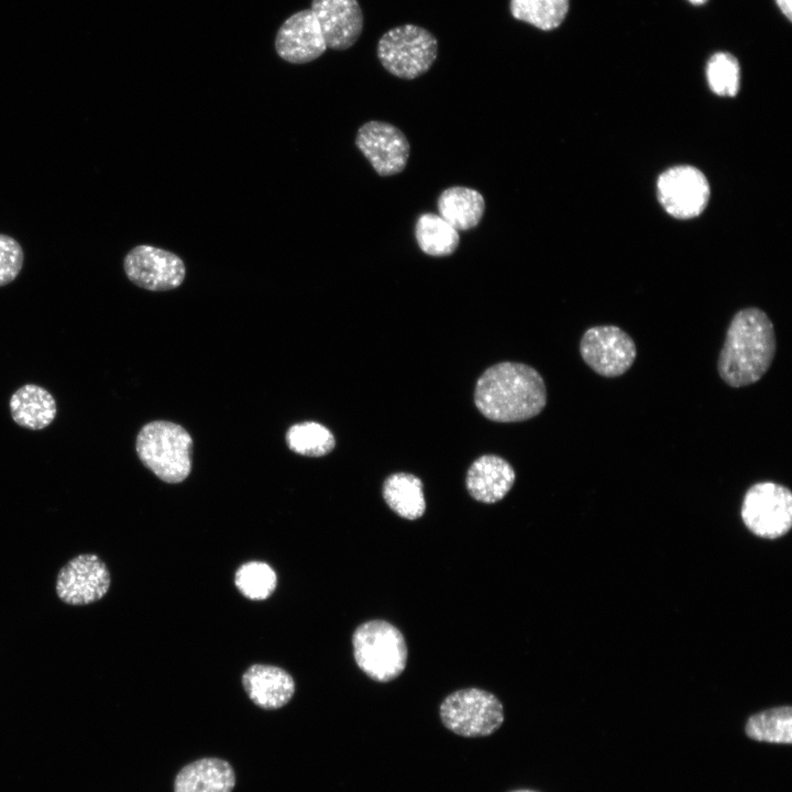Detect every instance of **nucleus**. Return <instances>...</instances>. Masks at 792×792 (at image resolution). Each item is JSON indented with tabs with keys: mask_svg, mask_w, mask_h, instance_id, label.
<instances>
[{
	"mask_svg": "<svg viewBox=\"0 0 792 792\" xmlns=\"http://www.w3.org/2000/svg\"><path fill=\"white\" fill-rule=\"evenodd\" d=\"M776 349L774 327L768 315L757 307L738 310L718 355V375L734 388L752 385L768 372Z\"/></svg>",
	"mask_w": 792,
	"mask_h": 792,
	"instance_id": "obj_1",
	"label": "nucleus"
},
{
	"mask_svg": "<svg viewBox=\"0 0 792 792\" xmlns=\"http://www.w3.org/2000/svg\"><path fill=\"white\" fill-rule=\"evenodd\" d=\"M474 403L490 420L524 421L539 415L544 408L546 384L540 373L527 364L497 363L479 377Z\"/></svg>",
	"mask_w": 792,
	"mask_h": 792,
	"instance_id": "obj_2",
	"label": "nucleus"
},
{
	"mask_svg": "<svg viewBox=\"0 0 792 792\" xmlns=\"http://www.w3.org/2000/svg\"><path fill=\"white\" fill-rule=\"evenodd\" d=\"M140 461L160 480L179 483L191 471L193 439L185 428L172 421L144 425L136 436Z\"/></svg>",
	"mask_w": 792,
	"mask_h": 792,
	"instance_id": "obj_3",
	"label": "nucleus"
},
{
	"mask_svg": "<svg viewBox=\"0 0 792 792\" xmlns=\"http://www.w3.org/2000/svg\"><path fill=\"white\" fill-rule=\"evenodd\" d=\"M358 667L372 680L389 682L402 674L407 662V646L402 631L382 619L361 624L352 636Z\"/></svg>",
	"mask_w": 792,
	"mask_h": 792,
	"instance_id": "obj_4",
	"label": "nucleus"
},
{
	"mask_svg": "<svg viewBox=\"0 0 792 792\" xmlns=\"http://www.w3.org/2000/svg\"><path fill=\"white\" fill-rule=\"evenodd\" d=\"M438 55V41L422 26L404 24L388 30L377 44V57L392 75L415 79L427 73Z\"/></svg>",
	"mask_w": 792,
	"mask_h": 792,
	"instance_id": "obj_5",
	"label": "nucleus"
},
{
	"mask_svg": "<svg viewBox=\"0 0 792 792\" xmlns=\"http://www.w3.org/2000/svg\"><path fill=\"white\" fill-rule=\"evenodd\" d=\"M440 718L447 729L459 736L486 737L502 726L504 708L494 694L468 688L454 691L442 701Z\"/></svg>",
	"mask_w": 792,
	"mask_h": 792,
	"instance_id": "obj_6",
	"label": "nucleus"
},
{
	"mask_svg": "<svg viewBox=\"0 0 792 792\" xmlns=\"http://www.w3.org/2000/svg\"><path fill=\"white\" fill-rule=\"evenodd\" d=\"M740 516L755 536L782 537L792 526V493L772 481L757 482L744 495Z\"/></svg>",
	"mask_w": 792,
	"mask_h": 792,
	"instance_id": "obj_7",
	"label": "nucleus"
},
{
	"mask_svg": "<svg viewBox=\"0 0 792 792\" xmlns=\"http://www.w3.org/2000/svg\"><path fill=\"white\" fill-rule=\"evenodd\" d=\"M585 364L603 377H618L634 364L637 348L632 338L614 324L588 328L580 341Z\"/></svg>",
	"mask_w": 792,
	"mask_h": 792,
	"instance_id": "obj_8",
	"label": "nucleus"
},
{
	"mask_svg": "<svg viewBox=\"0 0 792 792\" xmlns=\"http://www.w3.org/2000/svg\"><path fill=\"white\" fill-rule=\"evenodd\" d=\"M123 268L134 285L152 292L177 288L186 275L185 264L178 255L147 244L130 250Z\"/></svg>",
	"mask_w": 792,
	"mask_h": 792,
	"instance_id": "obj_9",
	"label": "nucleus"
},
{
	"mask_svg": "<svg viewBox=\"0 0 792 792\" xmlns=\"http://www.w3.org/2000/svg\"><path fill=\"white\" fill-rule=\"evenodd\" d=\"M657 190L666 211L679 219L698 216L710 198L706 177L697 168L688 165L663 172L658 178Z\"/></svg>",
	"mask_w": 792,
	"mask_h": 792,
	"instance_id": "obj_10",
	"label": "nucleus"
},
{
	"mask_svg": "<svg viewBox=\"0 0 792 792\" xmlns=\"http://www.w3.org/2000/svg\"><path fill=\"white\" fill-rule=\"evenodd\" d=\"M355 145L381 176L403 172L410 154V145L404 132L384 121L364 123L358 130Z\"/></svg>",
	"mask_w": 792,
	"mask_h": 792,
	"instance_id": "obj_11",
	"label": "nucleus"
},
{
	"mask_svg": "<svg viewBox=\"0 0 792 792\" xmlns=\"http://www.w3.org/2000/svg\"><path fill=\"white\" fill-rule=\"evenodd\" d=\"M110 586L106 563L96 554L84 553L68 561L56 581L57 596L70 605H87L102 598Z\"/></svg>",
	"mask_w": 792,
	"mask_h": 792,
	"instance_id": "obj_12",
	"label": "nucleus"
},
{
	"mask_svg": "<svg viewBox=\"0 0 792 792\" xmlns=\"http://www.w3.org/2000/svg\"><path fill=\"white\" fill-rule=\"evenodd\" d=\"M277 55L292 64H306L320 57L327 50L320 26L310 9L300 10L277 30Z\"/></svg>",
	"mask_w": 792,
	"mask_h": 792,
	"instance_id": "obj_13",
	"label": "nucleus"
},
{
	"mask_svg": "<svg viewBox=\"0 0 792 792\" xmlns=\"http://www.w3.org/2000/svg\"><path fill=\"white\" fill-rule=\"evenodd\" d=\"M326 46L343 51L359 40L363 13L358 0H312L311 8Z\"/></svg>",
	"mask_w": 792,
	"mask_h": 792,
	"instance_id": "obj_14",
	"label": "nucleus"
},
{
	"mask_svg": "<svg viewBox=\"0 0 792 792\" xmlns=\"http://www.w3.org/2000/svg\"><path fill=\"white\" fill-rule=\"evenodd\" d=\"M515 479V471L506 460L485 454L471 464L466 474V488L474 499L493 504L505 497Z\"/></svg>",
	"mask_w": 792,
	"mask_h": 792,
	"instance_id": "obj_15",
	"label": "nucleus"
},
{
	"mask_svg": "<svg viewBox=\"0 0 792 792\" xmlns=\"http://www.w3.org/2000/svg\"><path fill=\"white\" fill-rule=\"evenodd\" d=\"M242 683L251 701L265 710H277L294 695L295 682L285 670L267 664H254L243 674Z\"/></svg>",
	"mask_w": 792,
	"mask_h": 792,
	"instance_id": "obj_16",
	"label": "nucleus"
},
{
	"mask_svg": "<svg viewBox=\"0 0 792 792\" xmlns=\"http://www.w3.org/2000/svg\"><path fill=\"white\" fill-rule=\"evenodd\" d=\"M235 773L219 758H202L185 766L176 776L175 792H232Z\"/></svg>",
	"mask_w": 792,
	"mask_h": 792,
	"instance_id": "obj_17",
	"label": "nucleus"
},
{
	"mask_svg": "<svg viewBox=\"0 0 792 792\" xmlns=\"http://www.w3.org/2000/svg\"><path fill=\"white\" fill-rule=\"evenodd\" d=\"M10 413L13 421L30 430L46 428L56 416V402L45 388L26 384L19 387L11 396Z\"/></svg>",
	"mask_w": 792,
	"mask_h": 792,
	"instance_id": "obj_18",
	"label": "nucleus"
},
{
	"mask_svg": "<svg viewBox=\"0 0 792 792\" xmlns=\"http://www.w3.org/2000/svg\"><path fill=\"white\" fill-rule=\"evenodd\" d=\"M439 216L458 231L475 228L485 211V199L473 188L452 186L444 189L437 201Z\"/></svg>",
	"mask_w": 792,
	"mask_h": 792,
	"instance_id": "obj_19",
	"label": "nucleus"
},
{
	"mask_svg": "<svg viewBox=\"0 0 792 792\" xmlns=\"http://www.w3.org/2000/svg\"><path fill=\"white\" fill-rule=\"evenodd\" d=\"M383 497L388 507L402 518L415 520L426 510L422 482L409 473H394L383 484Z\"/></svg>",
	"mask_w": 792,
	"mask_h": 792,
	"instance_id": "obj_20",
	"label": "nucleus"
},
{
	"mask_svg": "<svg viewBox=\"0 0 792 792\" xmlns=\"http://www.w3.org/2000/svg\"><path fill=\"white\" fill-rule=\"evenodd\" d=\"M415 238L419 249L431 256H448L454 253L460 235L442 217L426 212L418 217L415 224Z\"/></svg>",
	"mask_w": 792,
	"mask_h": 792,
	"instance_id": "obj_21",
	"label": "nucleus"
},
{
	"mask_svg": "<svg viewBox=\"0 0 792 792\" xmlns=\"http://www.w3.org/2000/svg\"><path fill=\"white\" fill-rule=\"evenodd\" d=\"M746 735L757 741L792 743V708L779 706L751 715L745 726Z\"/></svg>",
	"mask_w": 792,
	"mask_h": 792,
	"instance_id": "obj_22",
	"label": "nucleus"
},
{
	"mask_svg": "<svg viewBox=\"0 0 792 792\" xmlns=\"http://www.w3.org/2000/svg\"><path fill=\"white\" fill-rule=\"evenodd\" d=\"M509 8L514 19L551 31L564 21L569 0H510Z\"/></svg>",
	"mask_w": 792,
	"mask_h": 792,
	"instance_id": "obj_23",
	"label": "nucleus"
},
{
	"mask_svg": "<svg viewBox=\"0 0 792 792\" xmlns=\"http://www.w3.org/2000/svg\"><path fill=\"white\" fill-rule=\"evenodd\" d=\"M286 442L292 451L314 458L327 455L336 446L332 432L315 421L293 425L286 433Z\"/></svg>",
	"mask_w": 792,
	"mask_h": 792,
	"instance_id": "obj_24",
	"label": "nucleus"
},
{
	"mask_svg": "<svg viewBox=\"0 0 792 792\" xmlns=\"http://www.w3.org/2000/svg\"><path fill=\"white\" fill-rule=\"evenodd\" d=\"M234 581L238 590L245 597L264 600L275 590L277 578L267 563L252 561L238 569Z\"/></svg>",
	"mask_w": 792,
	"mask_h": 792,
	"instance_id": "obj_25",
	"label": "nucleus"
},
{
	"mask_svg": "<svg viewBox=\"0 0 792 792\" xmlns=\"http://www.w3.org/2000/svg\"><path fill=\"white\" fill-rule=\"evenodd\" d=\"M706 77L710 88L718 96L733 97L739 89V65L737 59L728 53L714 54L706 66Z\"/></svg>",
	"mask_w": 792,
	"mask_h": 792,
	"instance_id": "obj_26",
	"label": "nucleus"
},
{
	"mask_svg": "<svg viewBox=\"0 0 792 792\" xmlns=\"http://www.w3.org/2000/svg\"><path fill=\"white\" fill-rule=\"evenodd\" d=\"M24 261L21 245L12 237L0 233V286H4L19 275Z\"/></svg>",
	"mask_w": 792,
	"mask_h": 792,
	"instance_id": "obj_27",
	"label": "nucleus"
},
{
	"mask_svg": "<svg viewBox=\"0 0 792 792\" xmlns=\"http://www.w3.org/2000/svg\"><path fill=\"white\" fill-rule=\"evenodd\" d=\"M778 7L782 13L789 19H792V0H776Z\"/></svg>",
	"mask_w": 792,
	"mask_h": 792,
	"instance_id": "obj_28",
	"label": "nucleus"
},
{
	"mask_svg": "<svg viewBox=\"0 0 792 792\" xmlns=\"http://www.w3.org/2000/svg\"><path fill=\"white\" fill-rule=\"evenodd\" d=\"M689 1H690L691 3H693V4H702V3H704L706 0H689Z\"/></svg>",
	"mask_w": 792,
	"mask_h": 792,
	"instance_id": "obj_29",
	"label": "nucleus"
},
{
	"mask_svg": "<svg viewBox=\"0 0 792 792\" xmlns=\"http://www.w3.org/2000/svg\"><path fill=\"white\" fill-rule=\"evenodd\" d=\"M510 792H538V791L528 790V789H520V790H514V791H510Z\"/></svg>",
	"mask_w": 792,
	"mask_h": 792,
	"instance_id": "obj_30",
	"label": "nucleus"
}]
</instances>
